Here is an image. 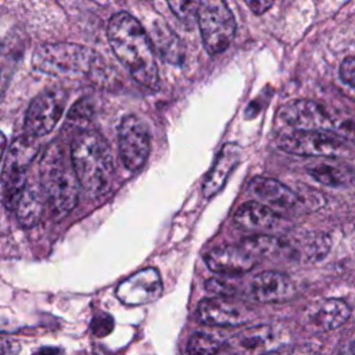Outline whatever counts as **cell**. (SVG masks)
I'll list each match as a JSON object with an SVG mask.
<instances>
[{
	"instance_id": "cell-2",
	"label": "cell",
	"mask_w": 355,
	"mask_h": 355,
	"mask_svg": "<svg viewBox=\"0 0 355 355\" xmlns=\"http://www.w3.org/2000/svg\"><path fill=\"white\" fill-rule=\"evenodd\" d=\"M32 68L54 78L92 82H101L107 72L104 60L93 49L68 42L37 46L32 55Z\"/></svg>"
},
{
	"instance_id": "cell-16",
	"label": "cell",
	"mask_w": 355,
	"mask_h": 355,
	"mask_svg": "<svg viewBox=\"0 0 355 355\" xmlns=\"http://www.w3.org/2000/svg\"><path fill=\"white\" fill-rule=\"evenodd\" d=\"M241 154H243V150L237 143H226L220 148L218 157L215 158L211 169L208 171L204 179V183H202L204 197L211 198L223 189L229 175L240 164Z\"/></svg>"
},
{
	"instance_id": "cell-5",
	"label": "cell",
	"mask_w": 355,
	"mask_h": 355,
	"mask_svg": "<svg viewBox=\"0 0 355 355\" xmlns=\"http://www.w3.org/2000/svg\"><path fill=\"white\" fill-rule=\"evenodd\" d=\"M282 121L294 130H312L355 144V123L338 111L312 100H294L279 111Z\"/></svg>"
},
{
	"instance_id": "cell-27",
	"label": "cell",
	"mask_w": 355,
	"mask_h": 355,
	"mask_svg": "<svg viewBox=\"0 0 355 355\" xmlns=\"http://www.w3.org/2000/svg\"><path fill=\"white\" fill-rule=\"evenodd\" d=\"M220 348V343L205 333H194L186 344V355H215Z\"/></svg>"
},
{
	"instance_id": "cell-28",
	"label": "cell",
	"mask_w": 355,
	"mask_h": 355,
	"mask_svg": "<svg viewBox=\"0 0 355 355\" xmlns=\"http://www.w3.org/2000/svg\"><path fill=\"white\" fill-rule=\"evenodd\" d=\"M172 12L186 25L191 26L197 19V11L201 0H166Z\"/></svg>"
},
{
	"instance_id": "cell-22",
	"label": "cell",
	"mask_w": 355,
	"mask_h": 355,
	"mask_svg": "<svg viewBox=\"0 0 355 355\" xmlns=\"http://www.w3.org/2000/svg\"><path fill=\"white\" fill-rule=\"evenodd\" d=\"M150 40L153 47L166 62L180 65L184 61V47L179 36L162 21L153 24L150 31Z\"/></svg>"
},
{
	"instance_id": "cell-23",
	"label": "cell",
	"mask_w": 355,
	"mask_h": 355,
	"mask_svg": "<svg viewBox=\"0 0 355 355\" xmlns=\"http://www.w3.org/2000/svg\"><path fill=\"white\" fill-rule=\"evenodd\" d=\"M240 245L244 250H247L251 255H254L257 259L259 257L268 258V259L294 257V250L291 243L276 236L255 234L244 239L240 243Z\"/></svg>"
},
{
	"instance_id": "cell-24",
	"label": "cell",
	"mask_w": 355,
	"mask_h": 355,
	"mask_svg": "<svg viewBox=\"0 0 355 355\" xmlns=\"http://www.w3.org/2000/svg\"><path fill=\"white\" fill-rule=\"evenodd\" d=\"M291 245L294 250V257L300 258L302 262L315 263L322 261L329 254L331 240L324 233H309L297 244Z\"/></svg>"
},
{
	"instance_id": "cell-17",
	"label": "cell",
	"mask_w": 355,
	"mask_h": 355,
	"mask_svg": "<svg viewBox=\"0 0 355 355\" xmlns=\"http://www.w3.org/2000/svg\"><path fill=\"white\" fill-rule=\"evenodd\" d=\"M351 311L345 301L338 298H323L313 302L306 309V320L315 329L327 331L343 326Z\"/></svg>"
},
{
	"instance_id": "cell-30",
	"label": "cell",
	"mask_w": 355,
	"mask_h": 355,
	"mask_svg": "<svg viewBox=\"0 0 355 355\" xmlns=\"http://www.w3.org/2000/svg\"><path fill=\"white\" fill-rule=\"evenodd\" d=\"M205 288L209 293L216 294V297L232 295L236 291L234 286H232L226 280H220V279H209V280H207L205 282Z\"/></svg>"
},
{
	"instance_id": "cell-1",
	"label": "cell",
	"mask_w": 355,
	"mask_h": 355,
	"mask_svg": "<svg viewBox=\"0 0 355 355\" xmlns=\"http://www.w3.org/2000/svg\"><path fill=\"white\" fill-rule=\"evenodd\" d=\"M107 36L115 57L132 78L147 89H158L159 75L155 53L143 25L129 12L121 11L111 17Z\"/></svg>"
},
{
	"instance_id": "cell-6",
	"label": "cell",
	"mask_w": 355,
	"mask_h": 355,
	"mask_svg": "<svg viewBox=\"0 0 355 355\" xmlns=\"http://www.w3.org/2000/svg\"><path fill=\"white\" fill-rule=\"evenodd\" d=\"M39 148V139L22 135L10 144L8 150H6L0 180L3 202L10 211L15 209L28 179V169Z\"/></svg>"
},
{
	"instance_id": "cell-8",
	"label": "cell",
	"mask_w": 355,
	"mask_h": 355,
	"mask_svg": "<svg viewBox=\"0 0 355 355\" xmlns=\"http://www.w3.org/2000/svg\"><path fill=\"white\" fill-rule=\"evenodd\" d=\"M65 103L67 93L60 87H53L37 94L26 110L24 135L39 139L50 133L62 116Z\"/></svg>"
},
{
	"instance_id": "cell-15",
	"label": "cell",
	"mask_w": 355,
	"mask_h": 355,
	"mask_svg": "<svg viewBox=\"0 0 355 355\" xmlns=\"http://www.w3.org/2000/svg\"><path fill=\"white\" fill-rule=\"evenodd\" d=\"M248 189L259 200L265 201L272 209L293 211L302 205L301 197L286 184L266 176H255L250 180Z\"/></svg>"
},
{
	"instance_id": "cell-7",
	"label": "cell",
	"mask_w": 355,
	"mask_h": 355,
	"mask_svg": "<svg viewBox=\"0 0 355 355\" xmlns=\"http://www.w3.org/2000/svg\"><path fill=\"white\" fill-rule=\"evenodd\" d=\"M197 22L202 44L208 54H220L233 42L236 19L225 0H201L197 11Z\"/></svg>"
},
{
	"instance_id": "cell-21",
	"label": "cell",
	"mask_w": 355,
	"mask_h": 355,
	"mask_svg": "<svg viewBox=\"0 0 355 355\" xmlns=\"http://www.w3.org/2000/svg\"><path fill=\"white\" fill-rule=\"evenodd\" d=\"M26 39L17 32L10 33L0 43V98L3 97L14 71L24 55Z\"/></svg>"
},
{
	"instance_id": "cell-36",
	"label": "cell",
	"mask_w": 355,
	"mask_h": 355,
	"mask_svg": "<svg viewBox=\"0 0 355 355\" xmlns=\"http://www.w3.org/2000/svg\"><path fill=\"white\" fill-rule=\"evenodd\" d=\"M340 355H355V343L351 347H348L347 349H344Z\"/></svg>"
},
{
	"instance_id": "cell-20",
	"label": "cell",
	"mask_w": 355,
	"mask_h": 355,
	"mask_svg": "<svg viewBox=\"0 0 355 355\" xmlns=\"http://www.w3.org/2000/svg\"><path fill=\"white\" fill-rule=\"evenodd\" d=\"M279 336L269 324L251 326L234 337V345L247 355H263L277 347Z\"/></svg>"
},
{
	"instance_id": "cell-10",
	"label": "cell",
	"mask_w": 355,
	"mask_h": 355,
	"mask_svg": "<svg viewBox=\"0 0 355 355\" xmlns=\"http://www.w3.org/2000/svg\"><path fill=\"white\" fill-rule=\"evenodd\" d=\"M119 155L125 168L139 171L150 154V130L147 123L137 115H126L118 128Z\"/></svg>"
},
{
	"instance_id": "cell-35",
	"label": "cell",
	"mask_w": 355,
	"mask_h": 355,
	"mask_svg": "<svg viewBox=\"0 0 355 355\" xmlns=\"http://www.w3.org/2000/svg\"><path fill=\"white\" fill-rule=\"evenodd\" d=\"M6 143H7L6 136H4L3 132H0V161H1V158L4 155V151H6Z\"/></svg>"
},
{
	"instance_id": "cell-19",
	"label": "cell",
	"mask_w": 355,
	"mask_h": 355,
	"mask_svg": "<svg viewBox=\"0 0 355 355\" xmlns=\"http://www.w3.org/2000/svg\"><path fill=\"white\" fill-rule=\"evenodd\" d=\"M233 220L244 230L263 232L277 226L280 218L270 207L258 201H250L237 208Z\"/></svg>"
},
{
	"instance_id": "cell-29",
	"label": "cell",
	"mask_w": 355,
	"mask_h": 355,
	"mask_svg": "<svg viewBox=\"0 0 355 355\" xmlns=\"http://www.w3.org/2000/svg\"><path fill=\"white\" fill-rule=\"evenodd\" d=\"M114 329V319L105 312H97L90 323V330L97 337H104L110 334Z\"/></svg>"
},
{
	"instance_id": "cell-26",
	"label": "cell",
	"mask_w": 355,
	"mask_h": 355,
	"mask_svg": "<svg viewBox=\"0 0 355 355\" xmlns=\"http://www.w3.org/2000/svg\"><path fill=\"white\" fill-rule=\"evenodd\" d=\"M92 116H93V103L90 98L83 97L79 101H76L69 110L67 115L65 128H69V129L80 128L79 132L90 129L87 126L92 121Z\"/></svg>"
},
{
	"instance_id": "cell-3",
	"label": "cell",
	"mask_w": 355,
	"mask_h": 355,
	"mask_svg": "<svg viewBox=\"0 0 355 355\" xmlns=\"http://www.w3.org/2000/svg\"><path fill=\"white\" fill-rule=\"evenodd\" d=\"M71 164L79 184L92 197L105 194L114 178V159L105 139L93 129L78 132L71 144Z\"/></svg>"
},
{
	"instance_id": "cell-33",
	"label": "cell",
	"mask_w": 355,
	"mask_h": 355,
	"mask_svg": "<svg viewBox=\"0 0 355 355\" xmlns=\"http://www.w3.org/2000/svg\"><path fill=\"white\" fill-rule=\"evenodd\" d=\"M18 351L17 343L0 341V355H15Z\"/></svg>"
},
{
	"instance_id": "cell-32",
	"label": "cell",
	"mask_w": 355,
	"mask_h": 355,
	"mask_svg": "<svg viewBox=\"0 0 355 355\" xmlns=\"http://www.w3.org/2000/svg\"><path fill=\"white\" fill-rule=\"evenodd\" d=\"M247 7L257 15H261L263 12H266L270 6L273 4V0H244Z\"/></svg>"
},
{
	"instance_id": "cell-34",
	"label": "cell",
	"mask_w": 355,
	"mask_h": 355,
	"mask_svg": "<svg viewBox=\"0 0 355 355\" xmlns=\"http://www.w3.org/2000/svg\"><path fill=\"white\" fill-rule=\"evenodd\" d=\"M33 355H64V352L60 348H54V347H44L37 349Z\"/></svg>"
},
{
	"instance_id": "cell-14",
	"label": "cell",
	"mask_w": 355,
	"mask_h": 355,
	"mask_svg": "<svg viewBox=\"0 0 355 355\" xmlns=\"http://www.w3.org/2000/svg\"><path fill=\"white\" fill-rule=\"evenodd\" d=\"M251 294L261 302L288 301L297 294L294 280L282 272L265 270L251 280Z\"/></svg>"
},
{
	"instance_id": "cell-13",
	"label": "cell",
	"mask_w": 355,
	"mask_h": 355,
	"mask_svg": "<svg viewBox=\"0 0 355 355\" xmlns=\"http://www.w3.org/2000/svg\"><path fill=\"white\" fill-rule=\"evenodd\" d=\"M207 266L219 275L237 276L250 272L258 262L247 250L239 245H220L208 251L204 257Z\"/></svg>"
},
{
	"instance_id": "cell-31",
	"label": "cell",
	"mask_w": 355,
	"mask_h": 355,
	"mask_svg": "<svg viewBox=\"0 0 355 355\" xmlns=\"http://www.w3.org/2000/svg\"><path fill=\"white\" fill-rule=\"evenodd\" d=\"M340 78L355 90V57H347L340 65Z\"/></svg>"
},
{
	"instance_id": "cell-9",
	"label": "cell",
	"mask_w": 355,
	"mask_h": 355,
	"mask_svg": "<svg viewBox=\"0 0 355 355\" xmlns=\"http://www.w3.org/2000/svg\"><path fill=\"white\" fill-rule=\"evenodd\" d=\"M280 150L301 157L338 158L347 155L345 143L331 135L312 130H293L279 137Z\"/></svg>"
},
{
	"instance_id": "cell-11",
	"label": "cell",
	"mask_w": 355,
	"mask_h": 355,
	"mask_svg": "<svg viewBox=\"0 0 355 355\" xmlns=\"http://www.w3.org/2000/svg\"><path fill=\"white\" fill-rule=\"evenodd\" d=\"M162 293V282L155 268H144L125 280L116 287L118 300L129 306L144 305L155 301Z\"/></svg>"
},
{
	"instance_id": "cell-4",
	"label": "cell",
	"mask_w": 355,
	"mask_h": 355,
	"mask_svg": "<svg viewBox=\"0 0 355 355\" xmlns=\"http://www.w3.org/2000/svg\"><path fill=\"white\" fill-rule=\"evenodd\" d=\"M40 184L55 219L67 216L76 205L79 197V182L73 172L71 157L65 155L60 141H51L40 161Z\"/></svg>"
},
{
	"instance_id": "cell-25",
	"label": "cell",
	"mask_w": 355,
	"mask_h": 355,
	"mask_svg": "<svg viewBox=\"0 0 355 355\" xmlns=\"http://www.w3.org/2000/svg\"><path fill=\"white\" fill-rule=\"evenodd\" d=\"M309 175L322 184L330 187H347L355 183V171L333 164H315L308 168Z\"/></svg>"
},
{
	"instance_id": "cell-12",
	"label": "cell",
	"mask_w": 355,
	"mask_h": 355,
	"mask_svg": "<svg viewBox=\"0 0 355 355\" xmlns=\"http://www.w3.org/2000/svg\"><path fill=\"white\" fill-rule=\"evenodd\" d=\"M196 316L204 324L222 327H236L251 318L248 308L226 297L201 300L197 305Z\"/></svg>"
},
{
	"instance_id": "cell-18",
	"label": "cell",
	"mask_w": 355,
	"mask_h": 355,
	"mask_svg": "<svg viewBox=\"0 0 355 355\" xmlns=\"http://www.w3.org/2000/svg\"><path fill=\"white\" fill-rule=\"evenodd\" d=\"M44 202H46V197H44L40 182H36L35 179L28 178L25 187L21 193V197L14 209L18 222L24 227L35 226L43 215Z\"/></svg>"
}]
</instances>
